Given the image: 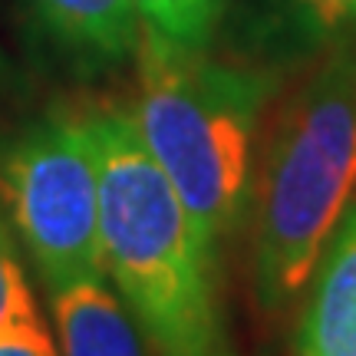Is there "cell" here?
<instances>
[{
	"instance_id": "6da1fadb",
	"label": "cell",
	"mask_w": 356,
	"mask_h": 356,
	"mask_svg": "<svg viewBox=\"0 0 356 356\" xmlns=\"http://www.w3.org/2000/svg\"><path fill=\"white\" fill-rule=\"evenodd\" d=\"M79 115L99 172L106 280L155 356H228L218 257L145 149L132 109L106 102Z\"/></svg>"
},
{
	"instance_id": "7a4b0ae2",
	"label": "cell",
	"mask_w": 356,
	"mask_h": 356,
	"mask_svg": "<svg viewBox=\"0 0 356 356\" xmlns=\"http://www.w3.org/2000/svg\"><path fill=\"white\" fill-rule=\"evenodd\" d=\"M136 66L132 115L142 142L175 185L208 251L221 257L254 204V149L274 79L152 30H142Z\"/></svg>"
},
{
	"instance_id": "3957f363",
	"label": "cell",
	"mask_w": 356,
	"mask_h": 356,
	"mask_svg": "<svg viewBox=\"0 0 356 356\" xmlns=\"http://www.w3.org/2000/svg\"><path fill=\"white\" fill-rule=\"evenodd\" d=\"M356 198V47L340 43L291 96L254 181L251 277L261 310L300 300L323 248Z\"/></svg>"
},
{
	"instance_id": "277c9868",
	"label": "cell",
	"mask_w": 356,
	"mask_h": 356,
	"mask_svg": "<svg viewBox=\"0 0 356 356\" xmlns=\"http://www.w3.org/2000/svg\"><path fill=\"white\" fill-rule=\"evenodd\" d=\"M0 208L50 293L106 280L99 172L79 113H50L0 139Z\"/></svg>"
},
{
	"instance_id": "5b68a950",
	"label": "cell",
	"mask_w": 356,
	"mask_h": 356,
	"mask_svg": "<svg viewBox=\"0 0 356 356\" xmlns=\"http://www.w3.org/2000/svg\"><path fill=\"white\" fill-rule=\"evenodd\" d=\"M291 356H356V198L300 293Z\"/></svg>"
},
{
	"instance_id": "8992f818",
	"label": "cell",
	"mask_w": 356,
	"mask_h": 356,
	"mask_svg": "<svg viewBox=\"0 0 356 356\" xmlns=\"http://www.w3.org/2000/svg\"><path fill=\"white\" fill-rule=\"evenodd\" d=\"M60 356H155L109 280H83L50 293Z\"/></svg>"
},
{
	"instance_id": "52a82bcc",
	"label": "cell",
	"mask_w": 356,
	"mask_h": 356,
	"mask_svg": "<svg viewBox=\"0 0 356 356\" xmlns=\"http://www.w3.org/2000/svg\"><path fill=\"white\" fill-rule=\"evenodd\" d=\"M37 24L76 63L106 70L136 56L142 20L136 0H26Z\"/></svg>"
},
{
	"instance_id": "ba28073f",
	"label": "cell",
	"mask_w": 356,
	"mask_h": 356,
	"mask_svg": "<svg viewBox=\"0 0 356 356\" xmlns=\"http://www.w3.org/2000/svg\"><path fill=\"white\" fill-rule=\"evenodd\" d=\"M142 30L188 50H208L225 20V0H136Z\"/></svg>"
},
{
	"instance_id": "9c48e42d",
	"label": "cell",
	"mask_w": 356,
	"mask_h": 356,
	"mask_svg": "<svg viewBox=\"0 0 356 356\" xmlns=\"http://www.w3.org/2000/svg\"><path fill=\"white\" fill-rule=\"evenodd\" d=\"M30 320H40V310L30 291V280H26L20 241L0 208V333L30 323Z\"/></svg>"
},
{
	"instance_id": "30bf717a",
	"label": "cell",
	"mask_w": 356,
	"mask_h": 356,
	"mask_svg": "<svg viewBox=\"0 0 356 356\" xmlns=\"http://www.w3.org/2000/svg\"><path fill=\"white\" fill-rule=\"evenodd\" d=\"M293 13L314 40L343 43L356 33V0H291Z\"/></svg>"
},
{
	"instance_id": "8fae6325",
	"label": "cell",
	"mask_w": 356,
	"mask_h": 356,
	"mask_svg": "<svg viewBox=\"0 0 356 356\" xmlns=\"http://www.w3.org/2000/svg\"><path fill=\"white\" fill-rule=\"evenodd\" d=\"M0 356H60V346L53 330L40 317L0 333Z\"/></svg>"
},
{
	"instance_id": "7c38bea8",
	"label": "cell",
	"mask_w": 356,
	"mask_h": 356,
	"mask_svg": "<svg viewBox=\"0 0 356 356\" xmlns=\"http://www.w3.org/2000/svg\"><path fill=\"white\" fill-rule=\"evenodd\" d=\"M0 73H3V56H0Z\"/></svg>"
},
{
	"instance_id": "4fadbf2b",
	"label": "cell",
	"mask_w": 356,
	"mask_h": 356,
	"mask_svg": "<svg viewBox=\"0 0 356 356\" xmlns=\"http://www.w3.org/2000/svg\"><path fill=\"white\" fill-rule=\"evenodd\" d=\"M228 356H231V353H228Z\"/></svg>"
}]
</instances>
